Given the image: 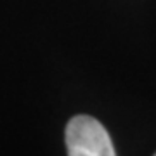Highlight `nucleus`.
Masks as SVG:
<instances>
[{
  "instance_id": "obj_1",
  "label": "nucleus",
  "mask_w": 156,
  "mask_h": 156,
  "mask_svg": "<svg viewBox=\"0 0 156 156\" xmlns=\"http://www.w3.org/2000/svg\"><path fill=\"white\" fill-rule=\"evenodd\" d=\"M68 156H116L104 125L89 115L73 116L66 125Z\"/></svg>"
},
{
  "instance_id": "obj_2",
  "label": "nucleus",
  "mask_w": 156,
  "mask_h": 156,
  "mask_svg": "<svg viewBox=\"0 0 156 156\" xmlns=\"http://www.w3.org/2000/svg\"><path fill=\"white\" fill-rule=\"evenodd\" d=\"M154 156H156V153H154Z\"/></svg>"
}]
</instances>
